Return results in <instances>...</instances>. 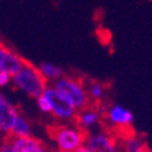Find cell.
Instances as JSON below:
<instances>
[{
    "label": "cell",
    "instance_id": "obj_14",
    "mask_svg": "<svg viewBox=\"0 0 152 152\" xmlns=\"http://www.w3.org/2000/svg\"><path fill=\"white\" fill-rule=\"evenodd\" d=\"M32 136V126L29 121L24 117L22 113H20V116L17 117L14 126H12V130L10 134V137H29Z\"/></svg>",
    "mask_w": 152,
    "mask_h": 152
},
{
    "label": "cell",
    "instance_id": "obj_6",
    "mask_svg": "<svg viewBox=\"0 0 152 152\" xmlns=\"http://www.w3.org/2000/svg\"><path fill=\"white\" fill-rule=\"evenodd\" d=\"M85 146L90 152H121L119 137L106 129L88 134Z\"/></svg>",
    "mask_w": 152,
    "mask_h": 152
},
{
    "label": "cell",
    "instance_id": "obj_18",
    "mask_svg": "<svg viewBox=\"0 0 152 152\" xmlns=\"http://www.w3.org/2000/svg\"><path fill=\"white\" fill-rule=\"evenodd\" d=\"M74 152H90V150L89 148H88L85 145H83L82 147H79L77 151H74Z\"/></svg>",
    "mask_w": 152,
    "mask_h": 152
},
{
    "label": "cell",
    "instance_id": "obj_11",
    "mask_svg": "<svg viewBox=\"0 0 152 152\" xmlns=\"http://www.w3.org/2000/svg\"><path fill=\"white\" fill-rule=\"evenodd\" d=\"M10 137V136H9ZM15 152H53L49 151L48 147L38 139L29 136V137H10Z\"/></svg>",
    "mask_w": 152,
    "mask_h": 152
},
{
    "label": "cell",
    "instance_id": "obj_2",
    "mask_svg": "<svg viewBox=\"0 0 152 152\" xmlns=\"http://www.w3.org/2000/svg\"><path fill=\"white\" fill-rule=\"evenodd\" d=\"M12 85L16 89L23 91L27 96L37 100L44 94L50 84L42 74L38 66H34L29 61H26L21 71L12 77Z\"/></svg>",
    "mask_w": 152,
    "mask_h": 152
},
{
    "label": "cell",
    "instance_id": "obj_15",
    "mask_svg": "<svg viewBox=\"0 0 152 152\" xmlns=\"http://www.w3.org/2000/svg\"><path fill=\"white\" fill-rule=\"evenodd\" d=\"M35 101H37V106H38V108H39L43 113H48V115H51V106H50L49 101L46 100V97H45L44 95L39 96Z\"/></svg>",
    "mask_w": 152,
    "mask_h": 152
},
{
    "label": "cell",
    "instance_id": "obj_12",
    "mask_svg": "<svg viewBox=\"0 0 152 152\" xmlns=\"http://www.w3.org/2000/svg\"><path fill=\"white\" fill-rule=\"evenodd\" d=\"M38 68L42 72V74L46 78V80L49 83H55L56 80H58L60 78H62L63 75H66L65 69L61 66L54 65L51 62H40L38 65Z\"/></svg>",
    "mask_w": 152,
    "mask_h": 152
},
{
    "label": "cell",
    "instance_id": "obj_5",
    "mask_svg": "<svg viewBox=\"0 0 152 152\" xmlns=\"http://www.w3.org/2000/svg\"><path fill=\"white\" fill-rule=\"evenodd\" d=\"M104 122L107 123L110 128L108 130L121 137L133 132L132 125L134 123V115L130 110L123 107L122 105L112 104L108 106L106 115L104 116Z\"/></svg>",
    "mask_w": 152,
    "mask_h": 152
},
{
    "label": "cell",
    "instance_id": "obj_10",
    "mask_svg": "<svg viewBox=\"0 0 152 152\" xmlns=\"http://www.w3.org/2000/svg\"><path fill=\"white\" fill-rule=\"evenodd\" d=\"M121 152H146L150 147L144 136L130 132L119 137Z\"/></svg>",
    "mask_w": 152,
    "mask_h": 152
},
{
    "label": "cell",
    "instance_id": "obj_8",
    "mask_svg": "<svg viewBox=\"0 0 152 152\" xmlns=\"http://www.w3.org/2000/svg\"><path fill=\"white\" fill-rule=\"evenodd\" d=\"M18 108L11 102L4 94L0 96V132L5 135V137L10 136L12 126H14L17 117L20 116Z\"/></svg>",
    "mask_w": 152,
    "mask_h": 152
},
{
    "label": "cell",
    "instance_id": "obj_13",
    "mask_svg": "<svg viewBox=\"0 0 152 152\" xmlns=\"http://www.w3.org/2000/svg\"><path fill=\"white\" fill-rule=\"evenodd\" d=\"M85 86H86L88 95L90 97L91 105H97V104L104 102L106 88L102 83L99 82V80H86Z\"/></svg>",
    "mask_w": 152,
    "mask_h": 152
},
{
    "label": "cell",
    "instance_id": "obj_17",
    "mask_svg": "<svg viewBox=\"0 0 152 152\" xmlns=\"http://www.w3.org/2000/svg\"><path fill=\"white\" fill-rule=\"evenodd\" d=\"M10 84H12V75H10L5 72H0V86L5 88Z\"/></svg>",
    "mask_w": 152,
    "mask_h": 152
},
{
    "label": "cell",
    "instance_id": "obj_9",
    "mask_svg": "<svg viewBox=\"0 0 152 152\" xmlns=\"http://www.w3.org/2000/svg\"><path fill=\"white\" fill-rule=\"evenodd\" d=\"M102 121H104V118L101 116V113L99 112L97 107L95 105H90L89 107H86L78 112L74 123L77 124L82 130L89 134V133H91V130L95 126H97Z\"/></svg>",
    "mask_w": 152,
    "mask_h": 152
},
{
    "label": "cell",
    "instance_id": "obj_1",
    "mask_svg": "<svg viewBox=\"0 0 152 152\" xmlns=\"http://www.w3.org/2000/svg\"><path fill=\"white\" fill-rule=\"evenodd\" d=\"M48 133L56 145V152L77 151L79 147L85 145L88 137V133L82 130L75 123L54 124L48 128Z\"/></svg>",
    "mask_w": 152,
    "mask_h": 152
},
{
    "label": "cell",
    "instance_id": "obj_7",
    "mask_svg": "<svg viewBox=\"0 0 152 152\" xmlns=\"http://www.w3.org/2000/svg\"><path fill=\"white\" fill-rule=\"evenodd\" d=\"M24 63H26V60L18 53L1 43L0 45V72H5L14 77L16 73L21 71Z\"/></svg>",
    "mask_w": 152,
    "mask_h": 152
},
{
    "label": "cell",
    "instance_id": "obj_3",
    "mask_svg": "<svg viewBox=\"0 0 152 152\" xmlns=\"http://www.w3.org/2000/svg\"><path fill=\"white\" fill-rule=\"evenodd\" d=\"M53 85L69 101L71 105L78 112L91 105L90 97L86 91L85 80L66 74L53 83Z\"/></svg>",
    "mask_w": 152,
    "mask_h": 152
},
{
    "label": "cell",
    "instance_id": "obj_4",
    "mask_svg": "<svg viewBox=\"0 0 152 152\" xmlns=\"http://www.w3.org/2000/svg\"><path fill=\"white\" fill-rule=\"evenodd\" d=\"M51 106V116L61 122L74 123L78 111L75 110L69 101L63 96L56 88L50 84L43 94Z\"/></svg>",
    "mask_w": 152,
    "mask_h": 152
},
{
    "label": "cell",
    "instance_id": "obj_16",
    "mask_svg": "<svg viewBox=\"0 0 152 152\" xmlns=\"http://www.w3.org/2000/svg\"><path fill=\"white\" fill-rule=\"evenodd\" d=\"M0 152H15L14 146H12V142H11V139L9 136L4 137L1 147H0Z\"/></svg>",
    "mask_w": 152,
    "mask_h": 152
},
{
    "label": "cell",
    "instance_id": "obj_19",
    "mask_svg": "<svg viewBox=\"0 0 152 152\" xmlns=\"http://www.w3.org/2000/svg\"><path fill=\"white\" fill-rule=\"evenodd\" d=\"M146 152H152V148H148V150H147Z\"/></svg>",
    "mask_w": 152,
    "mask_h": 152
}]
</instances>
